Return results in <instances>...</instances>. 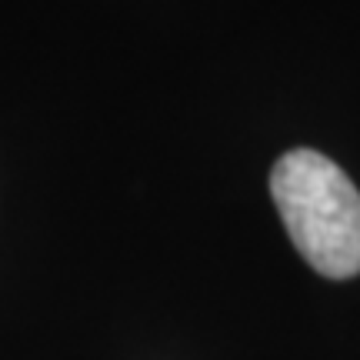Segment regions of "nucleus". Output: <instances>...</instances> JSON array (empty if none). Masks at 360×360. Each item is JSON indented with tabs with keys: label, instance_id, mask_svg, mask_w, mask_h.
<instances>
[{
	"label": "nucleus",
	"instance_id": "obj_1",
	"mask_svg": "<svg viewBox=\"0 0 360 360\" xmlns=\"http://www.w3.org/2000/svg\"><path fill=\"white\" fill-rule=\"evenodd\" d=\"M270 193L300 257L347 281L360 274V193L350 177L317 150H290L270 170Z\"/></svg>",
	"mask_w": 360,
	"mask_h": 360
}]
</instances>
